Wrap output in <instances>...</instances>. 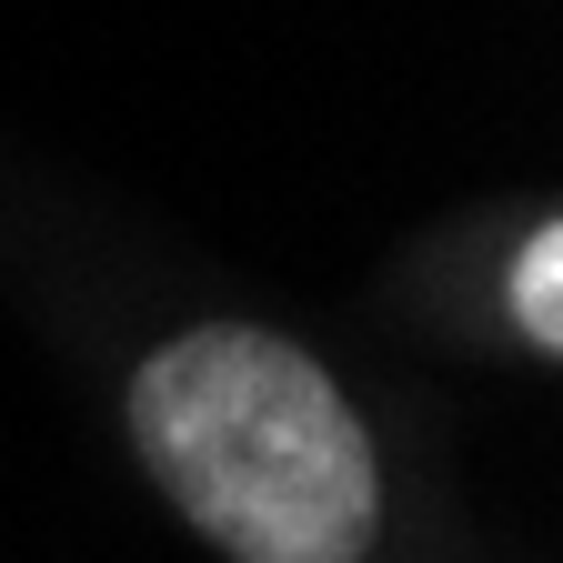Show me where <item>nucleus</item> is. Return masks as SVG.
<instances>
[{
    "label": "nucleus",
    "instance_id": "nucleus-1",
    "mask_svg": "<svg viewBox=\"0 0 563 563\" xmlns=\"http://www.w3.org/2000/svg\"><path fill=\"white\" fill-rule=\"evenodd\" d=\"M152 483L232 563H363L383 473L312 352L252 322H201L131 373Z\"/></svg>",
    "mask_w": 563,
    "mask_h": 563
},
{
    "label": "nucleus",
    "instance_id": "nucleus-2",
    "mask_svg": "<svg viewBox=\"0 0 563 563\" xmlns=\"http://www.w3.org/2000/svg\"><path fill=\"white\" fill-rule=\"evenodd\" d=\"M514 322L523 342H563V222H533L523 252H514Z\"/></svg>",
    "mask_w": 563,
    "mask_h": 563
}]
</instances>
